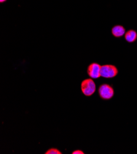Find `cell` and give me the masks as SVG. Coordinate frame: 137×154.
<instances>
[{"label":"cell","mask_w":137,"mask_h":154,"mask_svg":"<svg viewBox=\"0 0 137 154\" xmlns=\"http://www.w3.org/2000/svg\"><path fill=\"white\" fill-rule=\"evenodd\" d=\"M101 65L97 63H92L87 68V74L92 79H98L101 77Z\"/></svg>","instance_id":"277c9868"},{"label":"cell","mask_w":137,"mask_h":154,"mask_svg":"<svg viewBox=\"0 0 137 154\" xmlns=\"http://www.w3.org/2000/svg\"><path fill=\"white\" fill-rule=\"evenodd\" d=\"M45 154H61V153L58 149H51L45 153Z\"/></svg>","instance_id":"52a82bcc"},{"label":"cell","mask_w":137,"mask_h":154,"mask_svg":"<svg viewBox=\"0 0 137 154\" xmlns=\"http://www.w3.org/2000/svg\"><path fill=\"white\" fill-rule=\"evenodd\" d=\"M101 76L104 78H113L118 74V69L112 65H104L101 66Z\"/></svg>","instance_id":"7a4b0ae2"},{"label":"cell","mask_w":137,"mask_h":154,"mask_svg":"<svg viewBox=\"0 0 137 154\" xmlns=\"http://www.w3.org/2000/svg\"><path fill=\"white\" fill-rule=\"evenodd\" d=\"M96 90V85L92 79H86L81 83V91L86 96L92 95Z\"/></svg>","instance_id":"6da1fadb"},{"label":"cell","mask_w":137,"mask_h":154,"mask_svg":"<svg viewBox=\"0 0 137 154\" xmlns=\"http://www.w3.org/2000/svg\"><path fill=\"white\" fill-rule=\"evenodd\" d=\"M111 33L116 38H120L126 33V29L122 25H115L111 29Z\"/></svg>","instance_id":"5b68a950"},{"label":"cell","mask_w":137,"mask_h":154,"mask_svg":"<svg viewBox=\"0 0 137 154\" xmlns=\"http://www.w3.org/2000/svg\"><path fill=\"white\" fill-rule=\"evenodd\" d=\"M125 39L129 43L134 42L137 39V33L133 29H129L124 35Z\"/></svg>","instance_id":"8992f818"},{"label":"cell","mask_w":137,"mask_h":154,"mask_svg":"<svg viewBox=\"0 0 137 154\" xmlns=\"http://www.w3.org/2000/svg\"><path fill=\"white\" fill-rule=\"evenodd\" d=\"M98 94L101 98L103 100H110L114 94L113 87L107 84L101 85L98 88Z\"/></svg>","instance_id":"3957f363"},{"label":"cell","mask_w":137,"mask_h":154,"mask_svg":"<svg viewBox=\"0 0 137 154\" xmlns=\"http://www.w3.org/2000/svg\"><path fill=\"white\" fill-rule=\"evenodd\" d=\"M7 0H0V3H5V2H6Z\"/></svg>","instance_id":"9c48e42d"},{"label":"cell","mask_w":137,"mask_h":154,"mask_svg":"<svg viewBox=\"0 0 137 154\" xmlns=\"http://www.w3.org/2000/svg\"><path fill=\"white\" fill-rule=\"evenodd\" d=\"M73 154H84V152L81 150H75L74 152H73L72 153Z\"/></svg>","instance_id":"ba28073f"}]
</instances>
